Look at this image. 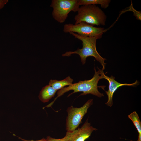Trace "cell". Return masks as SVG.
<instances>
[{
	"mask_svg": "<svg viewBox=\"0 0 141 141\" xmlns=\"http://www.w3.org/2000/svg\"><path fill=\"white\" fill-rule=\"evenodd\" d=\"M69 33L75 38L81 41L82 47L81 49L78 48L74 51H67L63 54L62 56L69 57L73 54H77L80 56L83 65L86 63V59L87 57H93L99 62L102 67V69L104 70L105 69L106 64L104 61L106 59L101 56L97 52L96 47L97 40L100 38L98 37L83 36L73 32H70Z\"/></svg>",
	"mask_w": 141,
	"mask_h": 141,
	"instance_id": "cell-1",
	"label": "cell"
},
{
	"mask_svg": "<svg viewBox=\"0 0 141 141\" xmlns=\"http://www.w3.org/2000/svg\"><path fill=\"white\" fill-rule=\"evenodd\" d=\"M94 69V74L91 79L83 81L80 80L78 82L73 83L67 87H64L58 90L57 93V96L52 102L47 106V107H51L57 98L71 90H73V91L68 95L67 97L78 92H83L80 96L91 94L99 98L104 96L103 94L100 93L98 89V83L99 81L102 79L101 76L100 75L99 71H96L95 67Z\"/></svg>",
	"mask_w": 141,
	"mask_h": 141,
	"instance_id": "cell-2",
	"label": "cell"
},
{
	"mask_svg": "<svg viewBox=\"0 0 141 141\" xmlns=\"http://www.w3.org/2000/svg\"><path fill=\"white\" fill-rule=\"evenodd\" d=\"M74 17L75 24L84 22L93 25H105L107 17L105 13L95 5L81 6Z\"/></svg>",
	"mask_w": 141,
	"mask_h": 141,
	"instance_id": "cell-3",
	"label": "cell"
},
{
	"mask_svg": "<svg viewBox=\"0 0 141 141\" xmlns=\"http://www.w3.org/2000/svg\"><path fill=\"white\" fill-rule=\"evenodd\" d=\"M50 6L53 18L60 23L65 21L70 12H76L79 7L78 0H52Z\"/></svg>",
	"mask_w": 141,
	"mask_h": 141,
	"instance_id": "cell-4",
	"label": "cell"
},
{
	"mask_svg": "<svg viewBox=\"0 0 141 141\" xmlns=\"http://www.w3.org/2000/svg\"><path fill=\"white\" fill-rule=\"evenodd\" d=\"M93 103V100L90 99L81 107H74L72 106L67 109L68 116L66 119V130L72 131L76 129L81 123L82 120L87 112L89 108Z\"/></svg>",
	"mask_w": 141,
	"mask_h": 141,
	"instance_id": "cell-5",
	"label": "cell"
},
{
	"mask_svg": "<svg viewBox=\"0 0 141 141\" xmlns=\"http://www.w3.org/2000/svg\"><path fill=\"white\" fill-rule=\"evenodd\" d=\"M106 31L104 28L96 27L94 25L84 22L74 25L66 24L63 28V31L65 33H76L81 36L89 37H98L100 39Z\"/></svg>",
	"mask_w": 141,
	"mask_h": 141,
	"instance_id": "cell-6",
	"label": "cell"
},
{
	"mask_svg": "<svg viewBox=\"0 0 141 141\" xmlns=\"http://www.w3.org/2000/svg\"><path fill=\"white\" fill-rule=\"evenodd\" d=\"M99 71L100 75L101 76L102 78L104 79L108 80L109 85L108 91H105L106 94L107 95L108 99L105 104L108 106L111 107L113 104V94L116 91L119 87L123 86H128L136 87L139 84L138 81L136 80L134 83L131 84L121 83L115 80V77L113 76L109 77L105 75L103 70L97 68Z\"/></svg>",
	"mask_w": 141,
	"mask_h": 141,
	"instance_id": "cell-7",
	"label": "cell"
},
{
	"mask_svg": "<svg viewBox=\"0 0 141 141\" xmlns=\"http://www.w3.org/2000/svg\"><path fill=\"white\" fill-rule=\"evenodd\" d=\"M87 119L81 127L72 131H67L65 136L68 141H85L92 132L97 130L89 123Z\"/></svg>",
	"mask_w": 141,
	"mask_h": 141,
	"instance_id": "cell-8",
	"label": "cell"
},
{
	"mask_svg": "<svg viewBox=\"0 0 141 141\" xmlns=\"http://www.w3.org/2000/svg\"><path fill=\"white\" fill-rule=\"evenodd\" d=\"M57 91L48 84L43 87L40 91L38 97L42 102H48L55 95Z\"/></svg>",
	"mask_w": 141,
	"mask_h": 141,
	"instance_id": "cell-9",
	"label": "cell"
},
{
	"mask_svg": "<svg viewBox=\"0 0 141 141\" xmlns=\"http://www.w3.org/2000/svg\"><path fill=\"white\" fill-rule=\"evenodd\" d=\"M73 80L70 76H68L60 80L51 79L49 82V84L57 91L64 87L66 86L71 85L73 84Z\"/></svg>",
	"mask_w": 141,
	"mask_h": 141,
	"instance_id": "cell-10",
	"label": "cell"
},
{
	"mask_svg": "<svg viewBox=\"0 0 141 141\" xmlns=\"http://www.w3.org/2000/svg\"><path fill=\"white\" fill-rule=\"evenodd\" d=\"M79 5L99 4L101 7L104 9L109 6L111 2L110 0H78Z\"/></svg>",
	"mask_w": 141,
	"mask_h": 141,
	"instance_id": "cell-11",
	"label": "cell"
},
{
	"mask_svg": "<svg viewBox=\"0 0 141 141\" xmlns=\"http://www.w3.org/2000/svg\"><path fill=\"white\" fill-rule=\"evenodd\" d=\"M128 118L133 122L138 132L137 141H141V122L138 114L136 111H134L128 115Z\"/></svg>",
	"mask_w": 141,
	"mask_h": 141,
	"instance_id": "cell-12",
	"label": "cell"
},
{
	"mask_svg": "<svg viewBox=\"0 0 141 141\" xmlns=\"http://www.w3.org/2000/svg\"><path fill=\"white\" fill-rule=\"evenodd\" d=\"M131 3L129 7V9L126 10L122 11L121 14H122L125 12L128 11H130L133 12V15L135 16L136 19L137 20H141V12L140 11H137L133 7V5L131 1Z\"/></svg>",
	"mask_w": 141,
	"mask_h": 141,
	"instance_id": "cell-13",
	"label": "cell"
},
{
	"mask_svg": "<svg viewBox=\"0 0 141 141\" xmlns=\"http://www.w3.org/2000/svg\"><path fill=\"white\" fill-rule=\"evenodd\" d=\"M46 139V141H68L66 137H65L61 139H55L53 138L48 136L47 137Z\"/></svg>",
	"mask_w": 141,
	"mask_h": 141,
	"instance_id": "cell-14",
	"label": "cell"
},
{
	"mask_svg": "<svg viewBox=\"0 0 141 141\" xmlns=\"http://www.w3.org/2000/svg\"><path fill=\"white\" fill-rule=\"evenodd\" d=\"M8 1V0H0V9L2 8Z\"/></svg>",
	"mask_w": 141,
	"mask_h": 141,
	"instance_id": "cell-15",
	"label": "cell"
},
{
	"mask_svg": "<svg viewBox=\"0 0 141 141\" xmlns=\"http://www.w3.org/2000/svg\"><path fill=\"white\" fill-rule=\"evenodd\" d=\"M20 139L22 140L23 141H46V139L44 138H42V139L39 140H27L21 138L19 137Z\"/></svg>",
	"mask_w": 141,
	"mask_h": 141,
	"instance_id": "cell-16",
	"label": "cell"
},
{
	"mask_svg": "<svg viewBox=\"0 0 141 141\" xmlns=\"http://www.w3.org/2000/svg\"><path fill=\"white\" fill-rule=\"evenodd\" d=\"M131 141H133L132 140H131Z\"/></svg>",
	"mask_w": 141,
	"mask_h": 141,
	"instance_id": "cell-17",
	"label": "cell"
}]
</instances>
